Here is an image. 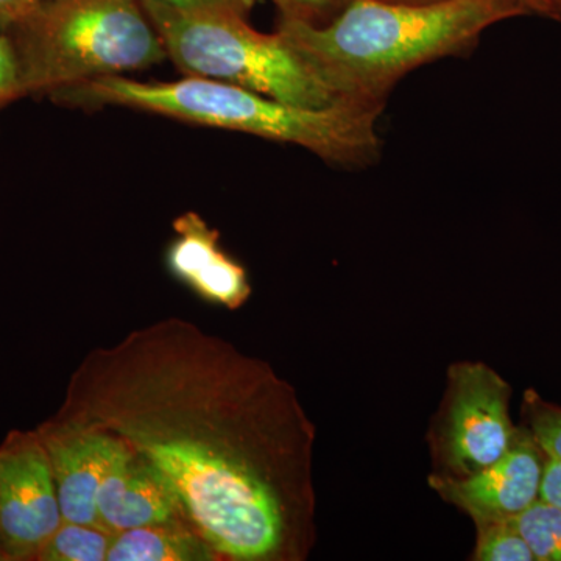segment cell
Wrapping results in <instances>:
<instances>
[{"label":"cell","mask_w":561,"mask_h":561,"mask_svg":"<svg viewBox=\"0 0 561 561\" xmlns=\"http://www.w3.org/2000/svg\"><path fill=\"white\" fill-rule=\"evenodd\" d=\"M529 14L524 0H354L328 24L280 21L278 32L332 102L382 113L413 70L467 54L493 25Z\"/></svg>","instance_id":"obj_2"},{"label":"cell","mask_w":561,"mask_h":561,"mask_svg":"<svg viewBox=\"0 0 561 561\" xmlns=\"http://www.w3.org/2000/svg\"><path fill=\"white\" fill-rule=\"evenodd\" d=\"M111 537L98 524L62 522L38 561H106Z\"/></svg>","instance_id":"obj_13"},{"label":"cell","mask_w":561,"mask_h":561,"mask_svg":"<svg viewBox=\"0 0 561 561\" xmlns=\"http://www.w3.org/2000/svg\"><path fill=\"white\" fill-rule=\"evenodd\" d=\"M476 559L481 561H535L534 552L512 519H479Z\"/></svg>","instance_id":"obj_15"},{"label":"cell","mask_w":561,"mask_h":561,"mask_svg":"<svg viewBox=\"0 0 561 561\" xmlns=\"http://www.w3.org/2000/svg\"><path fill=\"white\" fill-rule=\"evenodd\" d=\"M511 389L483 365H465L449 415V463L470 476L500 460L516 437L508 416Z\"/></svg>","instance_id":"obj_7"},{"label":"cell","mask_w":561,"mask_h":561,"mask_svg":"<svg viewBox=\"0 0 561 561\" xmlns=\"http://www.w3.org/2000/svg\"><path fill=\"white\" fill-rule=\"evenodd\" d=\"M0 561H7L5 553H3L2 546H0Z\"/></svg>","instance_id":"obj_24"},{"label":"cell","mask_w":561,"mask_h":561,"mask_svg":"<svg viewBox=\"0 0 561 561\" xmlns=\"http://www.w3.org/2000/svg\"><path fill=\"white\" fill-rule=\"evenodd\" d=\"M530 434L548 459L561 460V409L540 398L529 401Z\"/></svg>","instance_id":"obj_16"},{"label":"cell","mask_w":561,"mask_h":561,"mask_svg":"<svg viewBox=\"0 0 561 561\" xmlns=\"http://www.w3.org/2000/svg\"><path fill=\"white\" fill-rule=\"evenodd\" d=\"M208 541L190 523L153 524L111 537L106 561H216Z\"/></svg>","instance_id":"obj_12"},{"label":"cell","mask_w":561,"mask_h":561,"mask_svg":"<svg viewBox=\"0 0 561 561\" xmlns=\"http://www.w3.org/2000/svg\"><path fill=\"white\" fill-rule=\"evenodd\" d=\"M21 98H24V88L16 54L9 35L0 31V111Z\"/></svg>","instance_id":"obj_18"},{"label":"cell","mask_w":561,"mask_h":561,"mask_svg":"<svg viewBox=\"0 0 561 561\" xmlns=\"http://www.w3.org/2000/svg\"><path fill=\"white\" fill-rule=\"evenodd\" d=\"M95 513L99 526L111 535L153 524L190 523L161 472L124 442L103 476Z\"/></svg>","instance_id":"obj_9"},{"label":"cell","mask_w":561,"mask_h":561,"mask_svg":"<svg viewBox=\"0 0 561 561\" xmlns=\"http://www.w3.org/2000/svg\"><path fill=\"white\" fill-rule=\"evenodd\" d=\"M386 2H402V3H431L438 2V0H386ZM526 5L529 7L531 13L540 14V16L551 18L549 14L548 5L542 0H524Z\"/></svg>","instance_id":"obj_22"},{"label":"cell","mask_w":561,"mask_h":561,"mask_svg":"<svg viewBox=\"0 0 561 561\" xmlns=\"http://www.w3.org/2000/svg\"><path fill=\"white\" fill-rule=\"evenodd\" d=\"M173 231L175 238L168 250L173 275L214 305L241 308L251 294L249 276L221 250L219 232L197 213L181 214L173 221Z\"/></svg>","instance_id":"obj_11"},{"label":"cell","mask_w":561,"mask_h":561,"mask_svg":"<svg viewBox=\"0 0 561 561\" xmlns=\"http://www.w3.org/2000/svg\"><path fill=\"white\" fill-rule=\"evenodd\" d=\"M24 95H50L168 60L140 0H46L3 31Z\"/></svg>","instance_id":"obj_4"},{"label":"cell","mask_w":561,"mask_h":561,"mask_svg":"<svg viewBox=\"0 0 561 561\" xmlns=\"http://www.w3.org/2000/svg\"><path fill=\"white\" fill-rule=\"evenodd\" d=\"M548 5L552 20L561 22V0H542Z\"/></svg>","instance_id":"obj_23"},{"label":"cell","mask_w":561,"mask_h":561,"mask_svg":"<svg viewBox=\"0 0 561 561\" xmlns=\"http://www.w3.org/2000/svg\"><path fill=\"white\" fill-rule=\"evenodd\" d=\"M173 9L186 11H224L249 16L257 0H160Z\"/></svg>","instance_id":"obj_19"},{"label":"cell","mask_w":561,"mask_h":561,"mask_svg":"<svg viewBox=\"0 0 561 561\" xmlns=\"http://www.w3.org/2000/svg\"><path fill=\"white\" fill-rule=\"evenodd\" d=\"M36 432L49 457L62 522L98 524L95 497L119 438L55 415Z\"/></svg>","instance_id":"obj_8"},{"label":"cell","mask_w":561,"mask_h":561,"mask_svg":"<svg viewBox=\"0 0 561 561\" xmlns=\"http://www.w3.org/2000/svg\"><path fill=\"white\" fill-rule=\"evenodd\" d=\"M546 459L530 431H518L500 460L463 481L443 483L442 491L476 522L513 518L540 500Z\"/></svg>","instance_id":"obj_10"},{"label":"cell","mask_w":561,"mask_h":561,"mask_svg":"<svg viewBox=\"0 0 561 561\" xmlns=\"http://www.w3.org/2000/svg\"><path fill=\"white\" fill-rule=\"evenodd\" d=\"M46 0H0V31H7Z\"/></svg>","instance_id":"obj_21"},{"label":"cell","mask_w":561,"mask_h":561,"mask_svg":"<svg viewBox=\"0 0 561 561\" xmlns=\"http://www.w3.org/2000/svg\"><path fill=\"white\" fill-rule=\"evenodd\" d=\"M140 2L169 60L184 77L236 84L294 105H334L278 31H256L243 14L179 10L160 0Z\"/></svg>","instance_id":"obj_5"},{"label":"cell","mask_w":561,"mask_h":561,"mask_svg":"<svg viewBox=\"0 0 561 561\" xmlns=\"http://www.w3.org/2000/svg\"><path fill=\"white\" fill-rule=\"evenodd\" d=\"M62 516L38 432L11 431L0 443V546L7 561H38Z\"/></svg>","instance_id":"obj_6"},{"label":"cell","mask_w":561,"mask_h":561,"mask_svg":"<svg viewBox=\"0 0 561 561\" xmlns=\"http://www.w3.org/2000/svg\"><path fill=\"white\" fill-rule=\"evenodd\" d=\"M540 500L561 508V460L546 459Z\"/></svg>","instance_id":"obj_20"},{"label":"cell","mask_w":561,"mask_h":561,"mask_svg":"<svg viewBox=\"0 0 561 561\" xmlns=\"http://www.w3.org/2000/svg\"><path fill=\"white\" fill-rule=\"evenodd\" d=\"M54 101L124 106L190 124L245 133L301 147L339 168H367L381 154L378 133L381 111L342 103L294 105L236 84L198 77H184L171 83L106 77L61 92Z\"/></svg>","instance_id":"obj_3"},{"label":"cell","mask_w":561,"mask_h":561,"mask_svg":"<svg viewBox=\"0 0 561 561\" xmlns=\"http://www.w3.org/2000/svg\"><path fill=\"white\" fill-rule=\"evenodd\" d=\"M512 523L537 561H561V508L538 500Z\"/></svg>","instance_id":"obj_14"},{"label":"cell","mask_w":561,"mask_h":561,"mask_svg":"<svg viewBox=\"0 0 561 561\" xmlns=\"http://www.w3.org/2000/svg\"><path fill=\"white\" fill-rule=\"evenodd\" d=\"M60 420L114 435L161 472L220 560L297 556L311 434L267 368L183 319L84 356Z\"/></svg>","instance_id":"obj_1"},{"label":"cell","mask_w":561,"mask_h":561,"mask_svg":"<svg viewBox=\"0 0 561 561\" xmlns=\"http://www.w3.org/2000/svg\"><path fill=\"white\" fill-rule=\"evenodd\" d=\"M279 10L280 21L324 25L341 14L354 0H272Z\"/></svg>","instance_id":"obj_17"}]
</instances>
